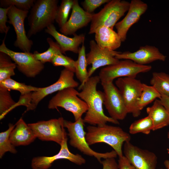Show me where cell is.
Listing matches in <instances>:
<instances>
[{
	"label": "cell",
	"instance_id": "9c48e42d",
	"mask_svg": "<svg viewBox=\"0 0 169 169\" xmlns=\"http://www.w3.org/2000/svg\"><path fill=\"white\" fill-rule=\"evenodd\" d=\"M115 83L128 113L132 114L135 117H138L141 111L138 109V102L141 93L143 83L136 78L127 77L118 78Z\"/></svg>",
	"mask_w": 169,
	"mask_h": 169
},
{
	"label": "cell",
	"instance_id": "7bdbcfd3",
	"mask_svg": "<svg viewBox=\"0 0 169 169\" xmlns=\"http://www.w3.org/2000/svg\"><path fill=\"white\" fill-rule=\"evenodd\" d=\"M167 150L168 153L169 154V148L167 149Z\"/></svg>",
	"mask_w": 169,
	"mask_h": 169
},
{
	"label": "cell",
	"instance_id": "4fadbf2b",
	"mask_svg": "<svg viewBox=\"0 0 169 169\" xmlns=\"http://www.w3.org/2000/svg\"><path fill=\"white\" fill-rule=\"evenodd\" d=\"M101 84L104 94L103 104L110 117L117 120H124L128 113L118 88L113 82Z\"/></svg>",
	"mask_w": 169,
	"mask_h": 169
},
{
	"label": "cell",
	"instance_id": "cb8c5ba5",
	"mask_svg": "<svg viewBox=\"0 0 169 169\" xmlns=\"http://www.w3.org/2000/svg\"><path fill=\"white\" fill-rule=\"evenodd\" d=\"M78 54V59L75 61V73L77 78L81 83L79 87V89L81 90L87 80L88 73L87 70L88 65L86 59L85 47L84 43L82 44V47L79 48Z\"/></svg>",
	"mask_w": 169,
	"mask_h": 169
},
{
	"label": "cell",
	"instance_id": "74e56055",
	"mask_svg": "<svg viewBox=\"0 0 169 169\" xmlns=\"http://www.w3.org/2000/svg\"><path fill=\"white\" fill-rule=\"evenodd\" d=\"M102 165V169H119L118 164L115 158L104 159L100 163Z\"/></svg>",
	"mask_w": 169,
	"mask_h": 169
},
{
	"label": "cell",
	"instance_id": "ffe728a7",
	"mask_svg": "<svg viewBox=\"0 0 169 169\" xmlns=\"http://www.w3.org/2000/svg\"><path fill=\"white\" fill-rule=\"evenodd\" d=\"M45 32L52 36L59 45L63 54L65 52L70 51L76 54H78L79 46L84 43L85 34L82 33L77 35L76 33L70 38L59 32L54 24L47 27L45 29Z\"/></svg>",
	"mask_w": 169,
	"mask_h": 169
},
{
	"label": "cell",
	"instance_id": "5b68a950",
	"mask_svg": "<svg viewBox=\"0 0 169 169\" xmlns=\"http://www.w3.org/2000/svg\"><path fill=\"white\" fill-rule=\"evenodd\" d=\"M84 123L82 118L74 122L64 120L63 125L67 129L70 145L84 154L94 157L100 163L102 159L116 158L117 155L114 150L109 152L99 153L90 147L85 139L86 132L84 130Z\"/></svg>",
	"mask_w": 169,
	"mask_h": 169
},
{
	"label": "cell",
	"instance_id": "9a60e30c",
	"mask_svg": "<svg viewBox=\"0 0 169 169\" xmlns=\"http://www.w3.org/2000/svg\"><path fill=\"white\" fill-rule=\"evenodd\" d=\"M124 156L137 169H156L157 157L153 152L131 144L124 143Z\"/></svg>",
	"mask_w": 169,
	"mask_h": 169
},
{
	"label": "cell",
	"instance_id": "44dd1931",
	"mask_svg": "<svg viewBox=\"0 0 169 169\" xmlns=\"http://www.w3.org/2000/svg\"><path fill=\"white\" fill-rule=\"evenodd\" d=\"M36 138L32 130L21 118L11 132L9 140L15 146H27L33 142Z\"/></svg>",
	"mask_w": 169,
	"mask_h": 169
},
{
	"label": "cell",
	"instance_id": "52a82bcc",
	"mask_svg": "<svg viewBox=\"0 0 169 169\" xmlns=\"http://www.w3.org/2000/svg\"><path fill=\"white\" fill-rule=\"evenodd\" d=\"M79 92L74 88H68L59 91L49 101L48 108L54 109L63 108L72 113L75 121L82 118L88 109L86 103L78 96Z\"/></svg>",
	"mask_w": 169,
	"mask_h": 169
},
{
	"label": "cell",
	"instance_id": "7402d4cb",
	"mask_svg": "<svg viewBox=\"0 0 169 169\" xmlns=\"http://www.w3.org/2000/svg\"><path fill=\"white\" fill-rule=\"evenodd\" d=\"M94 33L95 42L101 49L115 50L121 45L122 42L120 38L113 29L102 26L98 28Z\"/></svg>",
	"mask_w": 169,
	"mask_h": 169
},
{
	"label": "cell",
	"instance_id": "f546056e",
	"mask_svg": "<svg viewBox=\"0 0 169 169\" xmlns=\"http://www.w3.org/2000/svg\"><path fill=\"white\" fill-rule=\"evenodd\" d=\"M16 104V102L12 98L9 90L0 87V120L14 109Z\"/></svg>",
	"mask_w": 169,
	"mask_h": 169
},
{
	"label": "cell",
	"instance_id": "8992f818",
	"mask_svg": "<svg viewBox=\"0 0 169 169\" xmlns=\"http://www.w3.org/2000/svg\"><path fill=\"white\" fill-rule=\"evenodd\" d=\"M130 3L121 0H110L102 9L94 13L89 34L94 33L99 28L105 26L113 29L119 20L128 11Z\"/></svg>",
	"mask_w": 169,
	"mask_h": 169
},
{
	"label": "cell",
	"instance_id": "6da1fadb",
	"mask_svg": "<svg viewBox=\"0 0 169 169\" xmlns=\"http://www.w3.org/2000/svg\"><path fill=\"white\" fill-rule=\"evenodd\" d=\"M98 76H91L85 82L82 90L78 96L87 104L88 109L83 120L85 123L92 125L100 126L107 122L119 124L118 120L106 115L103 108L104 94L97 90V86L100 82Z\"/></svg>",
	"mask_w": 169,
	"mask_h": 169
},
{
	"label": "cell",
	"instance_id": "30bf717a",
	"mask_svg": "<svg viewBox=\"0 0 169 169\" xmlns=\"http://www.w3.org/2000/svg\"><path fill=\"white\" fill-rule=\"evenodd\" d=\"M62 117L28 124L37 138L43 141H54L60 146L67 139Z\"/></svg>",
	"mask_w": 169,
	"mask_h": 169
},
{
	"label": "cell",
	"instance_id": "277c9868",
	"mask_svg": "<svg viewBox=\"0 0 169 169\" xmlns=\"http://www.w3.org/2000/svg\"><path fill=\"white\" fill-rule=\"evenodd\" d=\"M74 72L64 68L61 71L58 80L53 84L46 87L39 88L37 91L21 95L19 100L20 105L26 107L25 112L33 110L48 95L65 88L77 87L79 84L74 79Z\"/></svg>",
	"mask_w": 169,
	"mask_h": 169
},
{
	"label": "cell",
	"instance_id": "f35d334b",
	"mask_svg": "<svg viewBox=\"0 0 169 169\" xmlns=\"http://www.w3.org/2000/svg\"><path fill=\"white\" fill-rule=\"evenodd\" d=\"M118 164L119 169H137L124 155L119 157Z\"/></svg>",
	"mask_w": 169,
	"mask_h": 169
},
{
	"label": "cell",
	"instance_id": "e575fe53",
	"mask_svg": "<svg viewBox=\"0 0 169 169\" xmlns=\"http://www.w3.org/2000/svg\"><path fill=\"white\" fill-rule=\"evenodd\" d=\"M51 63L54 66H63L65 68L75 73V61L64 55L63 54H58L55 55Z\"/></svg>",
	"mask_w": 169,
	"mask_h": 169
},
{
	"label": "cell",
	"instance_id": "ab89813d",
	"mask_svg": "<svg viewBox=\"0 0 169 169\" xmlns=\"http://www.w3.org/2000/svg\"><path fill=\"white\" fill-rule=\"evenodd\" d=\"M159 100L161 104L169 113V97L162 95Z\"/></svg>",
	"mask_w": 169,
	"mask_h": 169
},
{
	"label": "cell",
	"instance_id": "484cf974",
	"mask_svg": "<svg viewBox=\"0 0 169 169\" xmlns=\"http://www.w3.org/2000/svg\"><path fill=\"white\" fill-rule=\"evenodd\" d=\"M150 84L161 95L169 97V75L164 72H154Z\"/></svg>",
	"mask_w": 169,
	"mask_h": 169
},
{
	"label": "cell",
	"instance_id": "7a4b0ae2",
	"mask_svg": "<svg viewBox=\"0 0 169 169\" xmlns=\"http://www.w3.org/2000/svg\"><path fill=\"white\" fill-rule=\"evenodd\" d=\"M85 139L90 146L103 143L111 146L119 157L123 156L122 146L124 143L130 141V135L119 126L106 124L100 126L90 125L86 127Z\"/></svg>",
	"mask_w": 169,
	"mask_h": 169
},
{
	"label": "cell",
	"instance_id": "8d00e7d4",
	"mask_svg": "<svg viewBox=\"0 0 169 169\" xmlns=\"http://www.w3.org/2000/svg\"><path fill=\"white\" fill-rule=\"evenodd\" d=\"M11 6L7 8H0V32L2 33H5L6 36L10 27L6 25L8 22V13Z\"/></svg>",
	"mask_w": 169,
	"mask_h": 169
},
{
	"label": "cell",
	"instance_id": "4dcf8cb0",
	"mask_svg": "<svg viewBox=\"0 0 169 169\" xmlns=\"http://www.w3.org/2000/svg\"><path fill=\"white\" fill-rule=\"evenodd\" d=\"M153 128V121L148 115L132 123L129 127V132L132 134L142 133L147 135Z\"/></svg>",
	"mask_w": 169,
	"mask_h": 169
},
{
	"label": "cell",
	"instance_id": "d590c367",
	"mask_svg": "<svg viewBox=\"0 0 169 169\" xmlns=\"http://www.w3.org/2000/svg\"><path fill=\"white\" fill-rule=\"evenodd\" d=\"M109 0H84L81 3L84 9L90 13L94 11L102 4L108 3Z\"/></svg>",
	"mask_w": 169,
	"mask_h": 169
},
{
	"label": "cell",
	"instance_id": "ba28073f",
	"mask_svg": "<svg viewBox=\"0 0 169 169\" xmlns=\"http://www.w3.org/2000/svg\"><path fill=\"white\" fill-rule=\"evenodd\" d=\"M151 68L150 65H141L130 60L124 59L102 68L98 76L101 83H107L113 82L118 78H135L139 74L148 72Z\"/></svg>",
	"mask_w": 169,
	"mask_h": 169
},
{
	"label": "cell",
	"instance_id": "603a6c76",
	"mask_svg": "<svg viewBox=\"0 0 169 169\" xmlns=\"http://www.w3.org/2000/svg\"><path fill=\"white\" fill-rule=\"evenodd\" d=\"M146 111L153 121V131L169 125V113L161 104L159 99H156L151 106L146 108Z\"/></svg>",
	"mask_w": 169,
	"mask_h": 169
},
{
	"label": "cell",
	"instance_id": "e0dca14e",
	"mask_svg": "<svg viewBox=\"0 0 169 169\" xmlns=\"http://www.w3.org/2000/svg\"><path fill=\"white\" fill-rule=\"evenodd\" d=\"M147 8V4L141 0L131 1L127 14L122 20L117 22L115 26L117 33L122 42L126 40L129 29L138 21Z\"/></svg>",
	"mask_w": 169,
	"mask_h": 169
},
{
	"label": "cell",
	"instance_id": "ac0fdd59",
	"mask_svg": "<svg viewBox=\"0 0 169 169\" xmlns=\"http://www.w3.org/2000/svg\"><path fill=\"white\" fill-rule=\"evenodd\" d=\"M115 58L118 59H129L138 64L146 65L156 60L164 61L166 56L160 52L155 46L146 45L141 47L134 52L125 51L116 54Z\"/></svg>",
	"mask_w": 169,
	"mask_h": 169
},
{
	"label": "cell",
	"instance_id": "ee69618b",
	"mask_svg": "<svg viewBox=\"0 0 169 169\" xmlns=\"http://www.w3.org/2000/svg\"></svg>",
	"mask_w": 169,
	"mask_h": 169
},
{
	"label": "cell",
	"instance_id": "5bb4252c",
	"mask_svg": "<svg viewBox=\"0 0 169 169\" xmlns=\"http://www.w3.org/2000/svg\"><path fill=\"white\" fill-rule=\"evenodd\" d=\"M90 50L86 54L87 65H91L88 71L87 79L91 77L98 68L103 66L115 64L119 61L116 59L115 55L121 52L108 49H101L93 40L89 43Z\"/></svg>",
	"mask_w": 169,
	"mask_h": 169
},
{
	"label": "cell",
	"instance_id": "836d02e7",
	"mask_svg": "<svg viewBox=\"0 0 169 169\" xmlns=\"http://www.w3.org/2000/svg\"><path fill=\"white\" fill-rule=\"evenodd\" d=\"M36 0H0L1 7L7 8L14 6L24 11H28L33 6Z\"/></svg>",
	"mask_w": 169,
	"mask_h": 169
},
{
	"label": "cell",
	"instance_id": "4316f807",
	"mask_svg": "<svg viewBox=\"0 0 169 169\" xmlns=\"http://www.w3.org/2000/svg\"><path fill=\"white\" fill-rule=\"evenodd\" d=\"M12 60L8 55L0 52V82L15 74L17 65Z\"/></svg>",
	"mask_w": 169,
	"mask_h": 169
},
{
	"label": "cell",
	"instance_id": "60d3db41",
	"mask_svg": "<svg viewBox=\"0 0 169 169\" xmlns=\"http://www.w3.org/2000/svg\"><path fill=\"white\" fill-rule=\"evenodd\" d=\"M164 163L166 169H169V159L165 160Z\"/></svg>",
	"mask_w": 169,
	"mask_h": 169
},
{
	"label": "cell",
	"instance_id": "83f0119b",
	"mask_svg": "<svg viewBox=\"0 0 169 169\" xmlns=\"http://www.w3.org/2000/svg\"><path fill=\"white\" fill-rule=\"evenodd\" d=\"M161 97V95L152 86L143 83L142 90L138 102L139 109L141 111L149 103Z\"/></svg>",
	"mask_w": 169,
	"mask_h": 169
},
{
	"label": "cell",
	"instance_id": "d6986e66",
	"mask_svg": "<svg viewBox=\"0 0 169 169\" xmlns=\"http://www.w3.org/2000/svg\"><path fill=\"white\" fill-rule=\"evenodd\" d=\"M72 13L69 19L59 31L66 36L74 35L80 29L87 26L91 22L93 13L86 12L79 6L77 0H73Z\"/></svg>",
	"mask_w": 169,
	"mask_h": 169
},
{
	"label": "cell",
	"instance_id": "f1b7e54d",
	"mask_svg": "<svg viewBox=\"0 0 169 169\" xmlns=\"http://www.w3.org/2000/svg\"><path fill=\"white\" fill-rule=\"evenodd\" d=\"M0 87L10 91L15 90L20 92L21 95H23L31 92L38 90L39 87H37L18 82L11 78L0 82Z\"/></svg>",
	"mask_w": 169,
	"mask_h": 169
},
{
	"label": "cell",
	"instance_id": "1f68e13d",
	"mask_svg": "<svg viewBox=\"0 0 169 169\" xmlns=\"http://www.w3.org/2000/svg\"><path fill=\"white\" fill-rule=\"evenodd\" d=\"M15 125L11 124L9 125L8 128L6 131L0 133V158H2L5 153L9 152L15 154L17 152L15 146L9 140L10 134L14 128Z\"/></svg>",
	"mask_w": 169,
	"mask_h": 169
},
{
	"label": "cell",
	"instance_id": "8fae6325",
	"mask_svg": "<svg viewBox=\"0 0 169 169\" xmlns=\"http://www.w3.org/2000/svg\"><path fill=\"white\" fill-rule=\"evenodd\" d=\"M6 37L5 36L0 46V52L9 56L18 70L26 77L34 78L39 74L44 69V64L36 59L30 52H16L8 48L5 43Z\"/></svg>",
	"mask_w": 169,
	"mask_h": 169
},
{
	"label": "cell",
	"instance_id": "7c38bea8",
	"mask_svg": "<svg viewBox=\"0 0 169 169\" xmlns=\"http://www.w3.org/2000/svg\"><path fill=\"white\" fill-rule=\"evenodd\" d=\"M28 12L12 6L8 13V22L13 26L16 34L13 45L23 52H30L33 44V41L28 37L24 27V20Z\"/></svg>",
	"mask_w": 169,
	"mask_h": 169
},
{
	"label": "cell",
	"instance_id": "d4e9b609",
	"mask_svg": "<svg viewBox=\"0 0 169 169\" xmlns=\"http://www.w3.org/2000/svg\"><path fill=\"white\" fill-rule=\"evenodd\" d=\"M49 47L45 52L40 53L35 51L33 54L35 58L43 64L51 62L53 59L57 54L62 53L61 48L56 42H54L50 38L46 39Z\"/></svg>",
	"mask_w": 169,
	"mask_h": 169
},
{
	"label": "cell",
	"instance_id": "b9f144b4",
	"mask_svg": "<svg viewBox=\"0 0 169 169\" xmlns=\"http://www.w3.org/2000/svg\"><path fill=\"white\" fill-rule=\"evenodd\" d=\"M167 138L169 139V131L167 133Z\"/></svg>",
	"mask_w": 169,
	"mask_h": 169
},
{
	"label": "cell",
	"instance_id": "d6a6232c",
	"mask_svg": "<svg viewBox=\"0 0 169 169\" xmlns=\"http://www.w3.org/2000/svg\"><path fill=\"white\" fill-rule=\"evenodd\" d=\"M74 3L73 0H63L58 7L55 21L61 28L68 21L69 15Z\"/></svg>",
	"mask_w": 169,
	"mask_h": 169
},
{
	"label": "cell",
	"instance_id": "3957f363",
	"mask_svg": "<svg viewBox=\"0 0 169 169\" xmlns=\"http://www.w3.org/2000/svg\"><path fill=\"white\" fill-rule=\"evenodd\" d=\"M58 2V0H35L28 17L29 28L27 36L29 38L53 24L57 13Z\"/></svg>",
	"mask_w": 169,
	"mask_h": 169
},
{
	"label": "cell",
	"instance_id": "2e32d148",
	"mask_svg": "<svg viewBox=\"0 0 169 169\" xmlns=\"http://www.w3.org/2000/svg\"><path fill=\"white\" fill-rule=\"evenodd\" d=\"M68 139H65L60 146L59 152L50 156H40L33 157L31 162L32 169H48L55 161L60 159H67L78 165L86 162L85 159L81 155L74 154L69 150L67 145Z\"/></svg>",
	"mask_w": 169,
	"mask_h": 169
}]
</instances>
